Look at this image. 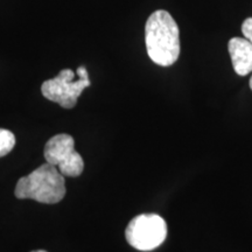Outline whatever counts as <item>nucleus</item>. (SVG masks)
Masks as SVG:
<instances>
[{
	"mask_svg": "<svg viewBox=\"0 0 252 252\" xmlns=\"http://www.w3.org/2000/svg\"><path fill=\"white\" fill-rule=\"evenodd\" d=\"M147 54L158 65L169 67L180 55V32L171 14L159 9L150 15L145 26Z\"/></svg>",
	"mask_w": 252,
	"mask_h": 252,
	"instance_id": "1",
	"label": "nucleus"
},
{
	"mask_svg": "<svg viewBox=\"0 0 252 252\" xmlns=\"http://www.w3.org/2000/svg\"><path fill=\"white\" fill-rule=\"evenodd\" d=\"M20 200L31 198L40 203L55 204L65 196V180L58 167L46 162L18 181L14 190Z\"/></svg>",
	"mask_w": 252,
	"mask_h": 252,
	"instance_id": "2",
	"label": "nucleus"
},
{
	"mask_svg": "<svg viewBox=\"0 0 252 252\" xmlns=\"http://www.w3.org/2000/svg\"><path fill=\"white\" fill-rule=\"evenodd\" d=\"M76 72L77 80H75L76 75L71 69H63L56 77L43 82L41 86L43 97L64 109L74 108L83 90L91 86L86 67H78Z\"/></svg>",
	"mask_w": 252,
	"mask_h": 252,
	"instance_id": "3",
	"label": "nucleus"
},
{
	"mask_svg": "<svg viewBox=\"0 0 252 252\" xmlns=\"http://www.w3.org/2000/svg\"><path fill=\"white\" fill-rule=\"evenodd\" d=\"M125 237L132 248L139 251H152L165 242L167 223L157 214H141L126 226Z\"/></svg>",
	"mask_w": 252,
	"mask_h": 252,
	"instance_id": "4",
	"label": "nucleus"
},
{
	"mask_svg": "<svg viewBox=\"0 0 252 252\" xmlns=\"http://www.w3.org/2000/svg\"><path fill=\"white\" fill-rule=\"evenodd\" d=\"M43 154L46 161L58 167L62 175L77 178L83 173L84 161L75 150V140L71 135L60 133L50 138Z\"/></svg>",
	"mask_w": 252,
	"mask_h": 252,
	"instance_id": "5",
	"label": "nucleus"
},
{
	"mask_svg": "<svg viewBox=\"0 0 252 252\" xmlns=\"http://www.w3.org/2000/svg\"><path fill=\"white\" fill-rule=\"evenodd\" d=\"M236 74L247 76L252 71V43L245 37H232L228 45Z\"/></svg>",
	"mask_w": 252,
	"mask_h": 252,
	"instance_id": "6",
	"label": "nucleus"
},
{
	"mask_svg": "<svg viewBox=\"0 0 252 252\" xmlns=\"http://www.w3.org/2000/svg\"><path fill=\"white\" fill-rule=\"evenodd\" d=\"M15 146V135L11 131L0 128V158L7 156Z\"/></svg>",
	"mask_w": 252,
	"mask_h": 252,
	"instance_id": "7",
	"label": "nucleus"
},
{
	"mask_svg": "<svg viewBox=\"0 0 252 252\" xmlns=\"http://www.w3.org/2000/svg\"><path fill=\"white\" fill-rule=\"evenodd\" d=\"M242 32L245 39H248L252 43V18L245 19V21L242 25Z\"/></svg>",
	"mask_w": 252,
	"mask_h": 252,
	"instance_id": "8",
	"label": "nucleus"
},
{
	"mask_svg": "<svg viewBox=\"0 0 252 252\" xmlns=\"http://www.w3.org/2000/svg\"><path fill=\"white\" fill-rule=\"evenodd\" d=\"M249 84H250V88H251V90H252V76L250 78V82H249Z\"/></svg>",
	"mask_w": 252,
	"mask_h": 252,
	"instance_id": "9",
	"label": "nucleus"
},
{
	"mask_svg": "<svg viewBox=\"0 0 252 252\" xmlns=\"http://www.w3.org/2000/svg\"><path fill=\"white\" fill-rule=\"evenodd\" d=\"M32 252H47L45 250H35V251H32Z\"/></svg>",
	"mask_w": 252,
	"mask_h": 252,
	"instance_id": "10",
	"label": "nucleus"
}]
</instances>
